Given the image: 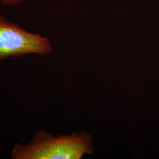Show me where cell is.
<instances>
[{
    "label": "cell",
    "mask_w": 159,
    "mask_h": 159,
    "mask_svg": "<svg viewBox=\"0 0 159 159\" xmlns=\"http://www.w3.org/2000/svg\"><path fill=\"white\" fill-rule=\"evenodd\" d=\"M91 135L79 133L54 136L43 130L36 131L26 144L17 143L11 152L12 159H80L94 150Z\"/></svg>",
    "instance_id": "1"
},
{
    "label": "cell",
    "mask_w": 159,
    "mask_h": 159,
    "mask_svg": "<svg viewBox=\"0 0 159 159\" xmlns=\"http://www.w3.org/2000/svg\"><path fill=\"white\" fill-rule=\"evenodd\" d=\"M52 46L48 38L33 33L0 14V64L11 57L30 54H50Z\"/></svg>",
    "instance_id": "2"
},
{
    "label": "cell",
    "mask_w": 159,
    "mask_h": 159,
    "mask_svg": "<svg viewBox=\"0 0 159 159\" xmlns=\"http://www.w3.org/2000/svg\"><path fill=\"white\" fill-rule=\"evenodd\" d=\"M25 1L27 0H0V4L2 6L12 7L21 4Z\"/></svg>",
    "instance_id": "3"
}]
</instances>
